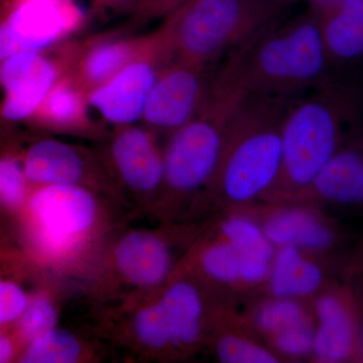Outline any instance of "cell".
Instances as JSON below:
<instances>
[{
	"label": "cell",
	"instance_id": "ac0fdd59",
	"mask_svg": "<svg viewBox=\"0 0 363 363\" xmlns=\"http://www.w3.org/2000/svg\"><path fill=\"white\" fill-rule=\"evenodd\" d=\"M319 18L330 61L350 62L363 57V0H340L319 13Z\"/></svg>",
	"mask_w": 363,
	"mask_h": 363
},
{
	"label": "cell",
	"instance_id": "52a82bcc",
	"mask_svg": "<svg viewBox=\"0 0 363 363\" xmlns=\"http://www.w3.org/2000/svg\"><path fill=\"white\" fill-rule=\"evenodd\" d=\"M86 20L75 0H0V62L63 44Z\"/></svg>",
	"mask_w": 363,
	"mask_h": 363
},
{
	"label": "cell",
	"instance_id": "83f0119b",
	"mask_svg": "<svg viewBox=\"0 0 363 363\" xmlns=\"http://www.w3.org/2000/svg\"><path fill=\"white\" fill-rule=\"evenodd\" d=\"M135 328L138 339L150 347L160 348L172 343L171 332L161 302L138 313Z\"/></svg>",
	"mask_w": 363,
	"mask_h": 363
},
{
	"label": "cell",
	"instance_id": "4dcf8cb0",
	"mask_svg": "<svg viewBox=\"0 0 363 363\" xmlns=\"http://www.w3.org/2000/svg\"><path fill=\"white\" fill-rule=\"evenodd\" d=\"M28 298L21 286L11 281H0V324L20 318Z\"/></svg>",
	"mask_w": 363,
	"mask_h": 363
},
{
	"label": "cell",
	"instance_id": "3957f363",
	"mask_svg": "<svg viewBox=\"0 0 363 363\" xmlns=\"http://www.w3.org/2000/svg\"><path fill=\"white\" fill-rule=\"evenodd\" d=\"M291 0H186L169 16L175 57L217 66L260 30L286 16Z\"/></svg>",
	"mask_w": 363,
	"mask_h": 363
},
{
	"label": "cell",
	"instance_id": "4fadbf2b",
	"mask_svg": "<svg viewBox=\"0 0 363 363\" xmlns=\"http://www.w3.org/2000/svg\"><path fill=\"white\" fill-rule=\"evenodd\" d=\"M346 294L331 292L315 303V327L312 352L321 362H348L358 355L359 316Z\"/></svg>",
	"mask_w": 363,
	"mask_h": 363
},
{
	"label": "cell",
	"instance_id": "ffe728a7",
	"mask_svg": "<svg viewBox=\"0 0 363 363\" xmlns=\"http://www.w3.org/2000/svg\"><path fill=\"white\" fill-rule=\"evenodd\" d=\"M222 231L240 255V281L259 283L269 276L276 250L262 227L245 217L224 222Z\"/></svg>",
	"mask_w": 363,
	"mask_h": 363
},
{
	"label": "cell",
	"instance_id": "6da1fadb",
	"mask_svg": "<svg viewBox=\"0 0 363 363\" xmlns=\"http://www.w3.org/2000/svg\"><path fill=\"white\" fill-rule=\"evenodd\" d=\"M330 62L319 13L307 9L253 35L219 70L247 94L295 98L324 84Z\"/></svg>",
	"mask_w": 363,
	"mask_h": 363
},
{
	"label": "cell",
	"instance_id": "30bf717a",
	"mask_svg": "<svg viewBox=\"0 0 363 363\" xmlns=\"http://www.w3.org/2000/svg\"><path fill=\"white\" fill-rule=\"evenodd\" d=\"M28 214L38 247L50 255L63 253L94 223L96 203L75 184L45 185L28 200Z\"/></svg>",
	"mask_w": 363,
	"mask_h": 363
},
{
	"label": "cell",
	"instance_id": "1f68e13d",
	"mask_svg": "<svg viewBox=\"0 0 363 363\" xmlns=\"http://www.w3.org/2000/svg\"><path fill=\"white\" fill-rule=\"evenodd\" d=\"M185 0H143L145 16H168L169 13L181 6Z\"/></svg>",
	"mask_w": 363,
	"mask_h": 363
},
{
	"label": "cell",
	"instance_id": "2e32d148",
	"mask_svg": "<svg viewBox=\"0 0 363 363\" xmlns=\"http://www.w3.org/2000/svg\"><path fill=\"white\" fill-rule=\"evenodd\" d=\"M309 191L333 204H363L362 147L339 149L318 174Z\"/></svg>",
	"mask_w": 363,
	"mask_h": 363
},
{
	"label": "cell",
	"instance_id": "5bb4252c",
	"mask_svg": "<svg viewBox=\"0 0 363 363\" xmlns=\"http://www.w3.org/2000/svg\"><path fill=\"white\" fill-rule=\"evenodd\" d=\"M117 267L124 278L140 286L161 283L169 269V252L164 241L154 234L136 231L117 245Z\"/></svg>",
	"mask_w": 363,
	"mask_h": 363
},
{
	"label": "cell",
	"instance_id": "8992f818",
	"mask_svg": "<svg viewBox=\"0 0 363 363\" xmlns=\"http://www.w3.org/2000/svg\"><path fill=\"white\" fill-rule=\"evenodd\" d=\"M175 58L173 20L168 14L154 30L149 47L113 77L87 93L91 119L114 128L142 121L152 88L164 67Z\"/></svg>",
	"mask_w": 363,
	"mask_h": 363
},
{
	"label": "cell",
	"instance_id": "9c48e42d",
	"mask_svg": "<svg viewBox=\"0 0 363 363\" xmlns=\"http://www.w3.org/2000/svg\"><path fill=\"white\" fill-rule=\"evenodd\" d=\"M219 65L208 66L174 58L152 88L142 121L152 133H175L206 104Z\"/></svg>",
	"mask_w": 363,
	"mask_h": 363
},
{
	"label": "cell",
	"instance_id": "9a60e30c",
	"mask_svg": "<svg viewBox=\"0 0 363 363\" xmlns=\"http://www.w3.org/2000/svg\"><path fill=\"white\" fill-rule=\"evenodd\" d=\"M21 162L28 180L38 185H77L86 173L82 155L68 143L52 138L33 143Z\"/></svg>",
	"mask_w": 363,
	"mask_h": 363
},
{
	"label": "cell",
	"instance_id": "e575fe53",
	"mask_svg": "<svg viewBox=\"0 0 363 363\" xmlns=\"http://www.w3.org/2000/svg\"><path fill=\"white\" fill-rule=\"evenodd\" d=\"M14 345L7 336L0 335V363L6 362L13 357Z\"/></svg>",
	"mask_w": 363,
	"mask_h": 363
},
{
	"label": "cell",
	"instance_id": "7c38bea8",
	"mask_svg": "<svg viewBox=\"0 0 363 363\" xmlns=\"http://www.w3.org/2000/svg\"><path fill=\"white\" fill-rule=\"evenodd\" d=\"M116 130L111 156L121 180L138 192L156 190L164 182V162L155 133L135 124Z\"/></svg>",
	"mask_w": 363,
	"mask_h": 363
},
{
	"label": "cell",
	"instance_id": "f546056e",
	"mask_svg": "<svg viewBox=\"0 0 363 363\" xmlns=\"http://www.w3.org/2000/svg\"><path fill=\"white\" fill-rule=\"evenodd\" d=\"M315 327L311 320L272 336L277 350L289 357H303L313 350Z\"/></svg>",
	"mask_w": 363,
	"mask_h": 363
},
{
	"label": "cell",
	"instance_id": "ba28073f",
	"mask_svg": "<svg viewBox=\"0 0 363 363\" xmlns=\"http://www.w3.org/2000/svg\"><path fill=\"white\" fill-rule=\"evenodd\" d=\"M76 42L0 62V125L28 123L62 76L68 73Z\"/></svg>",
	"mask_w": 363,
	"mask_h": 363
},
{
	"label": "cell",
	"instance_id": "d6986e66",
	"mask_svg": "<svg viewBox=\"0 0 363 363\" xmlns=\"http://www.w3.org/2000/svg\"><path fill=\"white\" fill-rule=\"evenodd\" d=\"M262 229L272 245L279 247L324 250L335 241L331 227L305 210H284L272 214Z\"/></svg>",
	"mask_w": 363,
	"mask_h": 363
},
{
	"label": "cell",
	"instance_id": "4316f807",
	"mask_svg": "<svg viewBox=\"0 0 363 363\" xmlns=\"http://www.w3.org/2000/svg\"><path fill=\"white\" fill-rule=\"evenodd\" d=\"M57 312L49 298L38 296L26 303L20 316V333L23 339L33 341L54 329Z\"/></svg>",
	"mask_w": 363,
	"mask_h": 363
},
{
	"label": "cell",
	"instance_id": "d4e9b609",
	"mask_svg": "<svg viewBox=\"0 0 363 363\" xmlns=\"http://www.w3.org/2000/svg\"><path fill=\"white\" fill-rule=\"evenodd\" d=\"M28 184L23 162L13 156L0 157V206H21L28 197Z\"/></svg>",
	"mask_w": 363,
	"mask_h": 363
},
{
	"label": "cell",
	"instance_id": "484cf974",
	"mask_svg": "<svg viewBox=\"0 0 363 363\" xmlns=\"http://www.w3.org/2000/svg\"><path fill=\"white\" fill-rule=\"evenodd\" d=\"M201 264L210 278L221 283L240 281V255L229 241L217 243L205 250Z\"/></svg>",
	"mask_w": 363,
	"mask_h": 363
},
{
	"label": "cell",
	"instance_id": "7402d4cb",
	"mask_svg": "<svg viewBox=\"0 0 363 363\" xmlns=\"http://www.w3.org/2000/svg\"><path fill=\"white\" fill-rule=\"evenodd\" d=\"M168 321L171 341L174 344H191L201 330L202 301L195 286L177 283L160 301Z\"/></svg>",
	"mask_w": 363,
	"mask_h": 363
},
{
	"label": "cell",
	"instance_id": "603a6c76",
	"mask_svg": "<svg viewBox=\"0 0 363 363\" xmlns=\"http://www.w3.org/2000/svg\"><path fill=\"white\" fill-rule=\"evenodd\" d=\"M80 343L73 334L62 329L54 328L30 341L20 362L71 363L76 362L80 355Z\"/></svg>",
	"mask_w": 363,
	"mask_h": 363
},
{
	"label": "cell",
	"instance_id": "d590c367",
	"mask_svg": "<svg viewBox=\"0 0 363 363\" xmlns=\"http://www.w3.org/2000/svg\"><path fill=\"white\" fill-rule=\"evenodd\" d=\"M358 357L363 360V308L359 316V331H358Z\"/></svg>",
	"mask_w": 363,
	"mask_h": 363
},
{
	"label": "cell",
	"instance_id": "277c9868",
	"mask_svg": "<svg viewBox=\"0 0 363 363\" xmlns=\"http://www.w3.org/2000/svg\"><path fill=\"white\" fill-rule=\"evenodd\" d=\"M247 96L218 67L206 104L171 135L164 152V183L177 192H190L212 181L231 124Z\"/></svg>",
	"mask_w": 363,
	"mask_h": 363
},
{
	"label": "cell",
	"instance_id": "f1b7e54d",
	"mask_svg": "<svg viewBox=\"0 0 363 363\" xmlns=\"http://www.w3.org/2000/svg\"><path fill=\"white\" fill-rule=\"evenodd\" d=\"M217 355L225 363H274L278 362L271 352L259 345L235 335H225L217 344Z\"/></svg>",
	"mask_w": 363,
	"mask_h": 363
},
{
	"label": "cell",
	"instance_id": "e0dca14e",
	"mask_svg": "<svg viewBox=\"0 0 363 363\" xmlns=\"http://www.w3.org/2000/svg\"><path fill=\"white\" fill-rule=\"evenodd\" d=\"M28 123L55 130H90L94 128L87 93L68 73L62 76Z\"/></svg>",
	"mask_w": 363,
	"mask_h": 363
},
{
	"label": "cell",
	"instance_id": "cb8c5ba5",
	"mask_svg": "<svg viewBox=\"0 0 363 363\" xmlns=\"http://www.w3.org/2000/svg\"><path fill=\"white\" fill-rule=\"evenodd\" d=\"M255 321L262 331L274 336L310 319L304 308L293 298H277L260 306L255 314Z\"/></svg>",
	"mask_w": 363,
	"mask_h": 363
},
{
	"label": "cell",
	"instance_id": "5b68a950",
	"mask_svg": "<svg viewBox=\"0 0 363 363\" xmlns=\"http://www.w3.org/2000/svg\"><path fill=\"white\" fill-rule=\"evenodd\" d=\"M324 84L293 98L281 125V168L274 187L309 190L339 147L342 111Z\"/></svg>",
	"mask_w": 363,
	"mask_h": 363
},
{
	"label": "cell",
	"instance_id": "7a4b0ae2",
	"mask_svg": "<svg viewBox=\"0 0 363 363\" xmlns=\"http://www.w3.org/2000/svg\"><path fill=\"white\" fill-rule=\"evenodd\" d=\"M291 99L248 94L241 105L212 179L227 199L252 201L276 185L281 168V125Z\"/></svg>",
	"mask_w": 363,
	"mask_h": 363
},
{
	"label": "cell",
	"instance_id": "44dd1931",
	"mask_svg": "<svg viewBox=\"0 0 363 363\" xmlns=\"http://www.w3.org/2000/svg\"><path fill=\"white\" fill-rule=\"evenodd\" d=\"M269 286L277 298L306 297L316 292L324 272L316 262L306 259L298 248L279 247L272 260Z\"/></svg>",
	"mask_w": 363,
	"mask_h": 363
},
{
	"label": "cell",
	"instance_id": "836d02e7",
	"mask_svg": "<svg viewBox=\"0 0 363 363\" xmlns=\"http://www.w3.org/2000/svg\"><path fill=\"white\" fill-rule=\"evenodd\" d=\"M293 2H304L307 9H313L317 13H324L327 9H331L337 4L340 0H291Z\"/></svg>",
	"mask_w": 363,
	"mask_h": 363
},
{
	"label": "cell",
	"instance_id": "d6a6232c",
	"mask_svg": "<svg viewBox=\"0 0 363 363\" xmlns=\"http://www.w3.org/2000/svg\"><path fill=\"white\" fill-rule=\"evenodd\" d=\"M95 6L116 11H135L143 14V0H93Z\"/></svg>",
	"mask_w": 363,
	"mask_h": 363
},
{
	"label": "cell",
	"instance_id": "8fae6325",
	"mask_svg": "<svg viewBox=\"0 0 363 363\" xmlns=\"http://www.w3.org/2000/svg\"><path fill=\"white\" fill-rule=\"evenodd\" d=\"M147 35H104L77 42L68 74L76 84L89 93L113 77L138 58L152 43Z\"/></svg>",
	"mask_w": 363,
	"mask_h": 363
}]
</instances>
